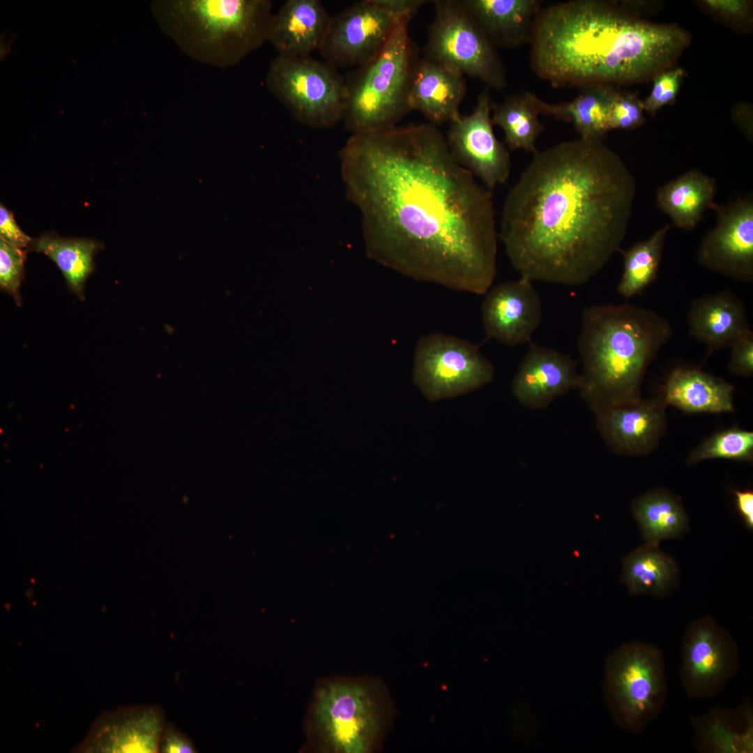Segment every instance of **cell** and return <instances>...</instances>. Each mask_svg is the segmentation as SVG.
Listing matches in <instances>:
<instances>
[{
    "label": "cell",
    "mask_w": 753,
    "mask_h": 753,
    "mask_svg": "<svg viewBox=\"0 0 753 753\" xmlns=\"http://www.w3.org/2000/svg\"><path fill=\"white\" fill-rule=\"evenodd\" d=\"M340 157L370 258L417 281L486 294L497 273L492 193L436 126L353 134Z\"/></svg>",
    "instance_id": "obj_1"
},
{
    "label": "cell",
    "mask_w": 753,
    "mask_h": 753,
    "mask_svg": "<svg viewBox=\"0 0 753 753\" xmlns=\"http://www.w3.org/2000/svg\"><path fill=\"white\" fill-rule=\"evenodd\" d=\"M635 191L602 140L563 142L533 154L505 198L498 236L521 277L581 285L619 251Z\"/></svg>",
    "instance_id": "obj_2"
},
{
    "label": "cell",
    "mask_w": 753,
    "mask_h": 753,
    "mask_svg": "<svg viewBox=\"0 0 753 753\" xmlns=\"http://www.w3.org/2000/svg\"><path fill=\"white\" fill-rule=\"evenodd\" d=\"M688 43L677 26L639 20L610 3L572 0L540 8L531 66L555 87L631 84L665 70Z\"/></svg>",
    "instance_id": "obj_3"
},
{
    "label": "cell",
    "mask_w": 753,
    "mask_h": 753,
    "mask_svg": "<svg viewBox=\"0 0 753 753\" xmlns=\"http://www.w3.org/2000/svg\"><path fill=\"white\" fill-rule=\"evenodd\" d=\"M672 335L666 318L641 306L586 307L577 340L581 399L594 413L639 400L648 365Z\"/></svg>",
    "instance_id": "obj_4"
},
{
    "label": "cell",
    "mask_w": 753,
    "mask_h": 753,
    "mask_svg": "<svg viewBox=\"0 0 753 753\" xmlns=\"http://www.w3.org/2000/svg\"><path fill=\"white\" fill-rule=\"evenodd\" d=\"M269 0H161L152 10L162 32L192 59L234 66L268 41Z\"/></svg>",
    "instance_id": "obj_5"
},
{
    "label": "cell",
    "mask_w": 753,
    "mask_h": 753,
    "mask_svg": "<svg viewBox=\"0 0 753 753\" xmlns=\"http://www.w3.org/2000/svg\"><path fill=\"white\" fill-rule=\"evenodd\" d=\"M412 19L402 18L383 49L344 78L347 100L342 121L352 135L395 126L411 112L409 93L420 59L409 35Z\"/></svg>",
    "instance_id": "obj_6"
},
{
    "label": "cell",
    "mask_w": 753,
    "mask_h": 753,
    "mask_svg": "<svg viewBox=\"0 0 753 753\" xmlns=\"http://www.w3.org/2000/svg\"><path fill=\"white\" fill-rule=\"evenodd\" d=\"M603 690L615 722L627 731H644L659 715L667 699L662 651L644 641L621 645L606 661Z\"/></svg>",
    "instance_id": "obj_7"
},
{
    "label": "cell",
    "mask_w": 753,
    "mask_h": 753,
    "mask_svg": "<svg viewBox=\"0 0 753 753\" xmlns=\"http://www.w3.org/2000/svg\"><path fill=\"white\" fill-rule=\"evenodd\" d=\"M269 91L299 123L326 129L342 121L346 107L345 79L337 68L311 56L277 55L265 79Z\"/></svg>",
    "instance_id": "obj_8"
},
{
    "label": "cell",
    "mask_w": 753,
    "mask_h": 753,
    "mask_svg": "<svg viewBox=\"0 0 753 753\" xmlns=\"http://www.w3.org/2000/svg\"><path fill=\"white\" fill-rule=\"evenodd\" d=\"M432 2L434 15L428 27L424 57L451 66L489 89L503 91L508 79L501 58L461 0Z\"/></svg>",
    "instance_id": "obj_9"
},
{
    "label": "cell",
    "mask_w": 753,
    "mask_h": 753,
    "mask_svg": "<svg viewBox=\"0 0 753 753\" xmlns=\"http://www.w3.org/2000/svg\"><path fill=\"white\" fill-rule=\"evenodd\" d=\"M429 1L363 0L334 16L319 50L337 68H356L374 58L405 17H413Z\"/></svg>",
    "instance_id": "obj_10"
},
{
    "label": "cell",
    "mask_w": 753,
    "mask_h": 753,
    "mask_svg": "<svg viewBox=\"0 0 753 753\" xmlns=\"http://www.w3.org/2000/svg\"><path fill=\"white\" fill-rule=\"evenodd\" d=\"M311 728L323 750L368 752L379 730L377 706L370 689L346 679L321 684L312 704Z\"/></svg>",
    "instance_id": "obj_11"
},
{
    "label": "cell",
    "mask_w": 753,
    "mask_h": 753,
    "mask_svg": "<svg viewBox=\"0 0 753 753\" xmlns=\"http://www.w3.org/2000/svg\"><path fill=\"white\" fill-rule=\"evenodd\" d=\"M494 376L492 363L470 341L441 333L418 341L413 380L430 401L465 395L488 384Z\"/></svg>",
    "instance_id": "obj_12"
},
{
    "label": "cell",
    "mask_w": 753,
    "mask_h": 753,
    "mask_svg": "<svg viewBox=\"0 0 753 753\" xmlns=\"http://www.w3.org/2000/svg\"><path fill=\"white\" fill-rule=\"evenodd\" d=\"M739 651L731 634L710 617L694 621L681 646L680 678L690 698L720 692L738 672Z\"/></svg>",
    "instance_id": "obj_13"
},
{
    "label": "cell",
    "mask_w": 753,
    "mask_h": 753,
    "mask_svg": "<svg viewBox=\"0 0 753 753\" xmlns=\"http://www.w3.org/2000/svg\"><path fill=\"white\" fill-rule=\"evenodd\" d=\"M492 103L489 89L485 87L473 112L451 121L446 137L455 160L489 190L507 181L511 166L507 148L493 130Z\"/></svg>",
    "instance_id": "obj_14"
},
{
    "label": "cell",
    "mask_w": 753,
    "mask_h": 753,
    "mask_svg": "<svg viewBox=\"0 0 753 753\" xmlns=\"http://www.w3.org/2000/svg\"><path fill=\"white\" fill-rule=\"evenodd\" d=\"M715 226L702 238L698 263L733 280L753 281V197H738L725 205L715 203Z\"/></svg>",
    "instance_id": "obj_15"
},
{
    "label": "cell",
    "mask_w": 753,
    "mask_h": 753,
    "mask_svg": "<svg viewBox=\"0 0 753 753\" xmlns=\"http://www.w3.org/2000/svg\"><path fill=\"white\" fill-rule=\"evenodd\" d=\"M167 722L157 706L119 707L102 713L77 752H158Z\"/></svg>",
    "instance_id": "obj_16"
},
{
    "label": "cell",
    "mask_w": 753,
    "mask_h": 753,
    "mask_svg": "<svg viewBox=\"0 0 753 753\" xmlns=\"http://www.w3.org/2000/svg\"><path fill=\"white\" fill-rule=\"evenodd\" d=\"M481 305L487 339L508 346L529 344L542 317L541 299L532 281L521 277L489 289Z\"/></svg>",
    "instance_id": "obj_17"
},
{
    "label": "cell",
    "mask_w": 753,
    "mask_h": 753,
    "mask_svg": "<svg viewBox=\"0 0 753 753\" xmlns=\"http://www.w3.org/2000/svg\"><path fill=\"white\" fill-rule=\"evenodd\" d=\"M511 383L515 398L531 409L547 407L577 388V363L570 355L531 342Z\"/></svg>",
    "instance_id": "obj_18"
},
{
    "label": "cell",
    "mask_w": 753,
    "mask_h": 753,
    "mask_svg": "<svg viewBox=\"0 0 753 753\" xmlns=\"http://www.w3.org/2000/svg\"><path fill=\"white\" fill-rule=\"evenodd\" d=\"M665 404L660 395L601 409L595 413L598 430L615 452L643 454L655 446L661 435Z\"/></svg>",
    "instance_id": "obj_19"
},
{
    "label": "cell",
    "mask_w": 753,
    "mask_h": 753,
    "mask_svg": "<svg viewBox=\"0 0 753 753\" xmlns=\"http://www.w3.org/2000/svg\"><path fill=\"white\" fill-rule=\"evenodd\" d=\"M466 93V79L459 70L423 56L415 71L409 106L437 127L461 114L459 109Z\"/></svg>",
    "instance_id": "obj_20"
},
{
    "label": "cell",
    "mask_w": 753,
    "mask_h": 753,
    "mask_svg": "<svg viewBox=\"0 0 753 753\" xmlns=\"http://www.w3.org/2000/svg\"><path fill=\"white\" fill-rule=\"evenodd\" d=\"M689 334L707 347L708 355L731 346L750 329L743 303L726 289L692 301Z\"/></svg>",
    "instance_id": "obj_21"
},
{
    "label": "cell",
    "mask_w": 753,
    "mask_h": 753,
    "mask_svg": "<svg viewBox=\"0 0 753 753\" xmlns=\"http://www.w3.org/2000/svg\"><path fill=\"white\" fill-rule=\"evenodd\" d=\"M330 19L319 0H287L273 14L268 42L277 55L310 56L319 51Z\"/></svg>",
    "instance_id": "obj_22"
},
{
    "label": "cell",
    "mask_w": 753,
    "mask_h": 753,
    "mask_svg": "<svg viewBox=\"0 0 753 753\" xmlns=\"http://www.w3.org/2000/svg\"><path fill=\"white\" fill-rule=\"evenodd\" d=\"M463 6L496 48L513 50L529 43L540 10L536 0H461Z\"/></svg>",
    "instance_id": "obj_23"
},
{
    "label": "cell",
    "mask_w": 753,
    "mask_h": 753,
    "mask_svg": "<svg viewBox=\"0 0 753 753\" xmlns=\"http://www.w3.org/2000/svg\"><path fill=\"white\" fill-rule=\"evenodd\" d=\"M733 385L698 368L677 367L669 374L661 396L666 404L690 413L733 411Z\"/></svg>",
    "instance_id": "obj_24"
},
{
    "label": "cell",
    "mask_w": 753,
    "mask_h": 753,
    "mask_svg": "<svg viewBox=\"0 0 753 753\" xmlns=\"http://www.w3.org/2000/svg\"><path fill=\"white\" fill-rule=\"evenodd\" d=\"M752 717L749 701L733 710L715 708L703 715L691 716L694 747L701 752H752Z\"/></svg>",
    "instance_id": "obj_25"
},
{
    "label": "cell",
    "mask_w": 753,
    "mask_h": 753,
    "mask_svg": "<svg viewBox=\"0 0 753 753\" xmlns=\"http://www.w3.org/2000/svg\"><path fill=\"white\" fill-rule=\"evenodd\" d=\"M716 190L715 178L694 169L660 187L656 203L674 226L692 230L715 203Z\"/></svg>",
    "instance_id": "obj_26"
},
{
    "label": "cell",
    "mask_w": 753,
    "mask_h": 753,
    "mask_svg": "<svg viewBox=\"0 0 753 753\" xmlns=\"http://www.w3.org/2000/svg\"><path fill=\"white\" fill-rule=\"evenodd\" d=\"M615 91L611 84H592L570 101L550 104L539 98L538 105L540 114L573 123L580 138L602 140L610 130L609 108Z\"/></svg>",
    "instance_id": "obj_27"
},
{
    "label": "cell",
    "mask_w": 753,
    "mask_h": 753,
    "mask_svg": "<svg viewBox=\"0 0 753 753\" xmlns=\"http://www.w3.org/2000/svg\"><path fill=\"white\" fill-rule=\"evenodd\" d=\"M102 244L87 238H62L52 233L33 239L29 249L50 258L63 273L68 288L83 300L85 282L94 269V256Z\"/></svg>",
    "instance_id": "obj_28"
},
{
    "label": "cell",
    "mask_w": 753,
    "mask_h": 753,
    "mask_svg": "<svg viewBox=\"0 0 753 753\" xmlns=\"http://www.w3.org/2000/svg\"><path fill=\"white\" fill-rule=\"evenodd\" d=\"M538 98L525 91L510 95L501 102L492 103V122L503 131L505 142L511 150L537 151L535 141L543 131L540 121Z\"/></svg>",
    "instance_id": "obj_29"
},
{
    "label": "cell",
    "mask_w": 753,
    "mask_h": 753,
    "mask_svg": "<svg viewBox=\"0 0 753 753\" xmlns=\"http://www.w3.org/2000/svg\"><path fill=\"white\" fill-rule=\"evenodd\" d=\"M622 581L632 594L665 595L674 584L677 567L657 545L646 543L623 560Z\"/></svg>",
    "instance_id": "obj_30"
},
{
    "label": "cell",
    "mask_w": 753,
    "mask_h": 753,
    "mask_svg": "<svg viewBox=\"0 0 753 753\" xmlns=\"http://www.w3.org/2000/svg\"><path fill=\"white\" fill-rule=\"evenodd\" d=\"M632 513L644 538L650 544L658 545L662 540L678 537L687 526V517L678 498L661 489L635 500Z\"/></svg>",
    "instance_id": "obj_31"
},
{
    "label": "cell",
    "mask_w": 753,
    "mask_h": 753,
    "mask_svg": "<svg viewBox=\"0 0 753 753\" xmlns=\"http://www.w3.org/2000/svg\"><path fill=\"white\" fill-rule=\"evenodd\" d=\"M669 229V224H666L647 239L628 250H619L623 257V271L617 286L620 296L629 299L639 295L657 279Z\"/></svg>",
    "instance_id": "obj_32"
},
{
    "label": "cell",
    "mask_w": 753,
    "mask_h": 753,
    "mask_svg": "<svg viewBox=\"0 0 753 753\" xmlns=\"http://www.w3.org/2000/svg\"><path fill=\"white\" fill-rule=\"evenodd\" d=\"M753 457V433L738 427L718 432L697 446L688 457L689 463L722 458L750 461Z\"/></svg>",
    "instance_id": "obj_33"
},
{
    "label": "cell",
    "mask_w": 753,
    "mask_h": 753,
    "mask_svg": "<svg viewBox=\"0 0 753 753\" xmlns=\"http://www.w3.org/2000/svg\"><path fill=\"white\" fill-rule=\"evenodd\" d=\"M24 250L13 247L0 238V287L20 305V287L24 275Z\"/></svg>",
    "instance_id": "obj_34"
},
{
    "label": "cell",
    "mask_w": 753,
    "mask_h": 753,
    "mask_svg": "<svg viewBox=\"0 0 753 753\" xmlns=\"http://www.w3.org/2000/svg\"><path fill=\"white\" fill-rule=\"evenodd\" d=\"M644 102L635 95L616 90L609 108V130H630L640 126L644 121Z\"/></svg>",
    "instance_id": "obj_35"
},
{
    "label": "cell",
    "mask_w": 753,
    "mask_h": 753,
    "mask_svg": "<svg viewBox=\"0 0 753 753\" xmlns=\"http://www.w3.org/2000/svg\"><path fill=\"white\" fill-rule=\"evenodd\" d=\"M683 75L684 70L678 67L656 74L651 93L643 101L644 111L653 114L671 102L678 94Z\"/></svg>",
    "instance_id": "obj_36"
},
{
    "label": "cell",
    "mask_w": 753,
    "mask_h": 753,
    "mask_svg": "<svg viewBox=\"0 0 753 753\" xmlns=\"http://www.w3.org/2000/svg\"><path fill=\"white\" fill-rule=\"evenodd\" d=\"M729 371L736 375L749 377L753 374V332L738 338L731 346Z\"/></svg>",
    "instance_id": "obj_37"
},
{
    "label": "cell",
    "mask_w": 753,
    "mask_h": 753,
    "mask_svg": "<svg viewBox=\"0 0 753 753\" xmlns=\"http://www.w3.org/2000/svg\"><path fill=\"white\" fill-rule=\"evenodd\" d=\"M701 4L723 20L733 22L746 20L750 10V3L744 0H705Z\"/></svg>",
    "instance_id": "obj_38"
},
{
    "label": "cell",
    "mask_w": 753,
    "mask_h": 753,
    "mask_svg": "<svg viewBox=\"0 0 753 753\" xmlns=\"http://www.w3.org/2000/svg\"><path fill=\"white\" fill-rule=\"evenodd\" d=\"M0 238L22 250L29 248L33 241L20 229L13 213L2 204L0 205Z\"/></svg>",
    "instance_id": "obj_39"
},
{
    "label": "cell",
    "mask_w": 753,
    "mask_h": 753,
    "mask_svg": "<svg viewBox=\"0 0 753 753\" xmlns=\"http://www.w3.org/2000/svg\"><path fill=\"white\" fill-rule=\"evenodd\" d=\"M159 752L165 753L197 752L192 740L174 725L166 724L159 745Z\"/></svg>",
    "instance_id": "obj_40"
},
{
    "label": "cell",
    "mask_w": 753,
    "mask_h": 753,
    "mask_svg": "<svg viewBox=\"0 0 753 753\" xmlns=\"http://www.w3.org/2000/svg\"><path fill=\"white\" fill-rule=\"evenodd\" d=\"M735 501L738 512L749 529L753 528V492L752 490H735Z\"/></svg>",
    "instance_id": "obj_41"
}]
</instances>
